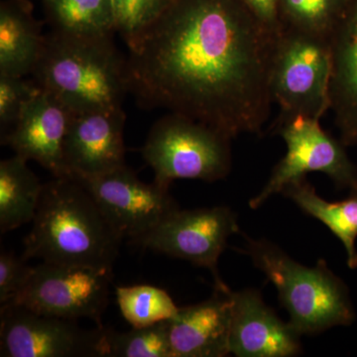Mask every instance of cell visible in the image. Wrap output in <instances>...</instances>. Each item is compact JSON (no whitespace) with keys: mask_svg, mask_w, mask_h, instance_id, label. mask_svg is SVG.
Wrapping results in <instances>:
<instances>
[{"mask_svg":"<svg viewBox=\"0 0 357 357\" xmlns=\"http://www.w3.org/2000/svg\"><path fill=\"white\" fill-rule=\"evenodd\" d=\"M277 32L243 0H172L126 44L129 93L234 139L260 134L271 112Z\"/></svg>","mask_w":357,"mask_h":357,"instance_id":"obj_1","label":"cell"},{"mask_svg":"<svg viewBox=\"0 0 357 357\" xmlns=\"http://www.w3.org/2000/svg\"><path fill=\"white\" fill-rule=\"evenodd\" d=\"M123 241L86 185L61 176L43 185L22 257L112 268Z\"/></svg>","mask_w":357,"mask_h":357,"instance_id":"obj_2","label":"cell"},{"mask_svg":"<svg viewBox=\"0 0 357 357\" xmlns=\"http://www.w3.org/2000/svg\"><path fill=\"white\" fill-rule=\"evenodd\" d=\"M77 36L55 31L47 35L34 81L74 114L122 107L129 93L128 59L112 38Z\"/></svg>","mask_w":357,"mask_h":357,"instance_id":"obj_3","label":"cell"},{"mask_svg":"<svg viewBox=\"0 0 357 357\" xmlns=\"http://www.w3.org/2000/svg\"><path fill=\"white\" fill-rule=\"evenodd\" d=\"M243 252L278 291L288 323L300 335L351 326L356 311L349 290L325 260L307 267L266 239L246 237Z\"/></svg>","mask_w":357,"mask_h":357,"instance_id":"obj_4","label":"cell"},{"mask_svg":"<svg viewBox=\"0 0 357 357\" xmlns=\"http://www.w3.org/2000/svg\"><path fill=\"white\" fill-rule=\"evenodd\" d=\"M154 181L170 188L175 180L217 182L231 170V139L184 115L170 114L155 122L142 148Z\"/></svg>","mask_w":357,"mask_h":357,"instance_id":"obj_5","label":"cell"},{"mask_svg":"<svg viewBox=\"0 0 357 357\" xmlns=\"http://www.w3.org/2000/svg\"><path fill=\"white\" fill-rule=\"evenodd\" d=\"M332 54L323 37L280 27L275 36L270 68L276 121L297 115L319 119L331 109Z\"/></svg>","mask_w":357,"mask_h":357,"instance_id":"obj_6","label":"cell"},{"mask_svg":"<svg viewBox=\"0 0 357 357\" xmlns=\"http://www.w3.org/2000/svg\"><path fill=\"white\" fill-rule=\"evenodd\" d=\"M273 129L285 141L287 152L261 191L249 201L251 208H260L271 197L281 194L286 185L309 173L325 174L338 189H356L357 167L344 143L324 130L319 119L297 115L275 122Z\"/></svg>","mask_w":357,"mask_h":357,"instance_id":"obj_7","label":"cell"},{"mask_svg":"<svg viewBox=\"0 0 357 357\" xmlns=\"http://www.w3.org/2000/svg\"><path fill=\"white\" fill-rule=\"evenodd\" d=\"M112 277V268L43 261L33 267L27 286L10 304L73 321L89 319L102 328Z\"/></svg>","mask_w":357,"mask_h":357,"instance_id":"obj_8","label":"cell"},{"mask_svg":"<svg viewBox=\"0 0 357 357\" xmlns=\"http://www.w3.org/2000/svg\"><path fill=\"white\" fill-rule=\"evenodd\" d=\"M238 232L236 213L229 206L178 208L134 245L206 268L213 274L215 287H223L227 284L218 271V260L229 237Z\"/></svg>","mask_w":357,"mask_h":357,"instance_id":"obj_9","label":"cell"},{"mask_svg":"<svg viewBox=\"0 0 357 357\" xmlns=\"http://www.w3.org/2000/svg\"><path fill=\"white\" fill-rule=\"evenodd\" d=\"M105 331L8 304L0 307V356L102 357Z\"/></svg>","mask_w":357,"mask_h":357,"instance_id":"obj_10","label":"cell"},{"mask_svg":"<svg viewBox=\"0 0 357 357\" xmlns=\"http://www.w3.org/2000/svg\"><path fill=\"white\" fill-rule=\"evenodd\" d=\"M76 178L91 192L115 229L132 244L180 208L169 188L155 181L143 182L126 165L102 175Z\"/></svg>","mask_w":357,"mask_h":357,"instance_id":"obj_11","label":"cell"},{"mask_svg":"<svg viewBox=\"0 0 357 357\" xmlns=\"http://www.w3.org/2000/svg\"><path fill=\"white\" fill-rule=\"evenodd\" d=\"M122 107L74 114L64 144V176L88 178L126 166Z\"/></svg>","mask_w":357,"mask_h":357,"instance_id":"obj_12","label":"cell"},{"mask_svg":"<svg viewBox=\"0 0 357 357\" xmlns=\"http://www.w3.org/2000/svg\"><path fill=\"white\" fill-rule=\"evenodd\" d=\"M74 112L49 91L41 89L26 103L2 143L15 155L34 160L53 175H65L64 144Z\"/></svg>","mask_w":357,"mask_h":357,"instance_id":"obj_13","label":"cell"},{"mask_svg":"<svg viewBox=\"0 0 357 357\" xmlns=\"http://www.w3.org/2000/svg\"><path fill=\"white\" fill-rule=\"evenodd\" d=\"M299 333L282 321L255 289L231 290L230 354L237 357H293L302 352Z\"/></svg>","mask_w":357,"mask_h":357,"instance_id":"obj_14","label":"cell"},{"mask_svg":"<svg viewBox=\"0 0 357 357\" xmlns=\"http://www.w3.org/2000/svg\"><path fill=\"white\" fill-rule=\"evenodd\" d=\"M231 289L215 287L208 299L178 309L169 319L173 357H223L230 354Z\"/></svg>","mask_w":357,"mask_h":357,"instance_id":"obj_15","label":"cell"},{"mask_svg":"<svg viewBox=\"0 0 357 357\" xmlns=\"http://www.w3.org/2000/svg\"><path fill=\"white\" fill-rule=\"evenodd\" d=\"M331 109L345 147H357V0H351L330 39Z\"/></svg>","mask_w":357,"mask_h":357,"instance_id":"obj_16","label":"cell"},{"mask_svg":"<svg viewBox=\"0 0 357 357\" xmlns=\"http://www.w3.org/2000/svg\"><path fill=\"white\" fill-rule=\"evenodd\" d=\"M46 36L20 3L4 4L0 10V75L32 74L43 52Z\"/></svg>","mask_w":357,"mask_h":357,"instance_id":"obj_17","label":"cell"},{"mask_svg":"<svg viewBox=\"0 0 357 357\" xmlns=\"http://www.w3.org/2000/svg\"><path fill=\"white\" fill-rule=\"evenodd\" d=\"M281 194L306 215L324 223L344 245L347 266L356 269L357 188L342 201L328 202L319 197L314 185L304 178L286 185Z\"/></svg>","mask_w":357,"mask_h":357,"instance_id":"obj_18","label":"cell"},{"mask_svg":"<svg viewBox=\"0 0 357 357\" xmlns=\"http://www.w3.org/2000/svg\"><path fill=\"white\" fill-rule=\"evenodd\" d=\"M28 160L14 155L0 162V232L6 234L32 222L43 184L28 167Z\"/></svg>","mask_w":357,"mask_h":357,"instance_id":"obj_19","label":"cell"},{"mask_svg":"<svg viewBox=\"0 0 357 357\" xmlns=\"http://www.w3.org/2000/svg\"><path fill=\"white\" fill-rule=\"evenodd\" d=\"M55 31L103 36L115 31L112 0H45Z\"/></svg>","mask_w":357,"mask_h":357,"instance_id":"obj_20","label":"cell"},{"mask_svg":"<svg viewBox=\"0 0 357 357\" xmlns=\"http://www.w3.org/2000/svg\"><path fill=\"white\" fill-rule=\"evenodd\" d=\"M351 0H280V27L330 39Z\"/></svg>","mask_w":357,"mask_h":357,"instance_id":"obj_21","label":"cell"},{"mask_svg":"<svg viewBox=\"0 0 357 357\" xmlns=\"http://www.w3.org/2000/svg\"><path fill=\"white\" fill-rule=\"evenodd\" d=\"M122 317L132 328H143L175 318L177 305L164 289L151 285L115 288Z\"/></svg>","mask_w":357,"mask_h":357,"instance_id":"obj_22","label":"cell"},{"mask_svg":"<svg viewBox=\"0 0 357 357\" xmlns=\"http://www.w3.org/2000/svg\"><path fill=\"white\" fill-rule=\"evenodd\" d=\"M168 321L117 333L105 328L102 357H173Z\"/></svg>","mask_w":357,"mask_h":357,"instance_id":"obj_23","label":"cell"},{"mask_svg":"<svg viewBox=\"0 0 357 357\" xmlns=\"http://www.w3.org/2000/svg\"><path fill=\"white\" fill-rule=\"evenodd\" d=\"M172 0H112L115 31L129 43L153 23Z\"/></svg>","mask_w":357,"mask_h":357,"instance_id":"obj_24","label":"cell"},{"mask_svg":"<svg viewBox=\"0 0 357 357\" xmlns=\"http://www.w3.org/2000/svg\"><path fill=\"white\" fill-rule=\"evenodd\" d=\"M40 89L36 82L28 81L24 77L0 75V124L4 134L13 128L26 103Z\"/></svg>","mask_w":357,"mask_h":357,"instance_id":"obj_25","label":"cell"},{"mask_svg":"<svg viewBox=\"0 0 357 357\" xmlns=\"http://www.w3.org/2000/svg\"><path fill=\"white\" fill-rule=\"evenodd\" d=\"M33 267L15 253L1 249L0 252V307L10 304L30 280Z\"/></svg>","mask_w":357,"mask_h":357,"instance_id":"obj_26","label":"cell"},{"mask_svg":"<svg viewBox=\"0 0 357 357\" xmlns=\"http://www.w3.org/2000/svg\"><path fill=\"white\" fill-rule=\"evenodd\" d=\"M251 13L271 31L280 29L279 1L280 0H243Z\"/></svg>","mask_w":357,"mask_h":357,"instance_id":"obj_27","label":"cell"}]
</instances>
